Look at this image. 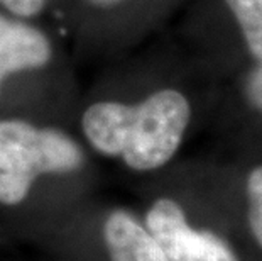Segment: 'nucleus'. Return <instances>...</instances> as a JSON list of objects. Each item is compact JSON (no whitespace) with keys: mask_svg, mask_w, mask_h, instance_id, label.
Instances as JSON below:
<instances>
[{"mask_svg":"<svg viewBox=\"0 0 262 261\" xmlns=\"http://www.w3.org/2000/svg\"><path fill=\"white\" fill-rule=\"evenodd\" d=\"M146 229L169 261H237L220 237L193 229L180 204L171 198H159L150 205Z\"/></svg>","mask_w":262,"mask_h":261,"instance_id":"nucleus-3","label":"nucleus"},{"mask_svg":"<svg viewBox=\"0 0 262 261\" xmlns=\"http://www.w3.org/2000/svg\"><path fill=\"white\" fill-rule=\"evenodd\" d=\"M85 151L68 132L26 119H0V204L19 205L42 175L81 170Z\"/></svg>","mask_w":262,"mask_h":261,"instance_id":"nucleus-2","label":"nucleus"},{"mask_svg":"<svg viewBox=\"0 0 262 261\" xmlns=\"http://www.w3.org/2000/svg\"><path fill=\"white\" fill-rule=\"evenodd\" d=\"M53 58L54 46L46 31L0 10V93L9 78L46 70Z\"/></svg>","mask_w":262,"mask_h":261,"instance_id":"nucleus-4","label":"nucleus"},{"mask_svg":"<svg viewBox=\"0 0 262 261\" xmlns=\"http://www.w3.org/2000/svg\"><path fill=\"white\" fill-rule=\"evenodd\" d=\"M247 198L250 229L262 246V166L250 171L247 178Z\"/></svg>","mask_w":262,"mask_h":261,"instance_id":"nucleus-7","label":"nucleus"},{"mask_svg":"<svg viewBox=\"0 0 262 261\" xmlns=\"http://www.w3.org/2000/svg\"><path fill=\"white\" fill-rule=\"evenodd\" d=\"M88 4L92 5L93 9H98V10H112L120 7V5L127 4L129 0H86Z\"/></svg>","mask_w":262,"mask_h":261,"instance_id":"nucleus-10","label":"nucleus"},{"mask_svg":"<svg viewBox=\"0 0 262 261\" xmlns=\"http://www.w3.org/2000/svg\"><path fill=\"white\" fill-rule=\"evenodd\" d=\"M110 261H169L147 229L125 210H114L103 222Z\"/></svg>","mask_w":262,"mask_h":261,"instance_id":"nucleus-5","label":"nucleus"},{"mask_svg":"<svg viewBox=\"0 0 262 261\" xmlns=\"http://www.w3.org/2000/svg\"><path fill=\"white\" fill-rule=\"evenodd\" d=\"M49 0H0V10L14 17L32 21L44 12Z\"/></svg>","mask_w":262,"mask_h":261,"instance_id":"nucleus-8","label":"nucleus"},{"mask_svg":"<svg viewBox=\"0 0 262 261\" xmlns=\"http://www.w3.org/2000/svg\"><path fill=\"white\" fill-rule=\"evenodd\" d=\"M191 105L176 88H159L139 102L97 101L81 114V132L97 153L120 158L134 171L164 166L180 149Z\"/></svg>","mask_w":262,"mask_h":261,"instance_id":"nucleus-1","label":"nucleus"},{"mask_svg":"<svg viewBox=\"0 0 262 261\" xmlns=\"http://www.w3.org/2000/svg\"><path fill=\"white\" fill-rule=\"evenodd\" d=\"M252 56L262 61V0H225Z\"/></svg>","mask_w":262,"mask_h":261,"instance_id":"nucleus-6","label":"nucleus"},{"mask_svg":"<svg viewBox=\"0 0 262 261\" xmlns=\"http://www.w3.org/2000/svg\"><path fill=\"white\" fill-rule=\"evenodd\" d=\"M245 95L249 102L262 112V61H257L245 80Z\"/></svg>","mask_w":262,"mask_h":261,"instance_id":"nucleus-9","label":"nucleus"}]
</instances>
